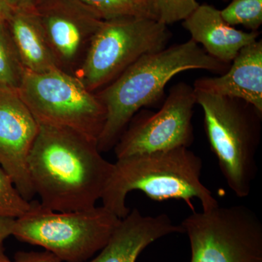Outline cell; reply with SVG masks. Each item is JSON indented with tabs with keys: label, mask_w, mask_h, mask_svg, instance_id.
<instances>
[{
	"label": "cell",
	"mask_w": 262,
	"mask_h": 262,
	"mask_svg": "<svg viewBox=\"0 0 262 262\" xmlns=\"http://www.w3.org/2000/svg\"><path fill=\"white\" fill-rule=\"evenodd\" d=\"M28 166L41 206L70 212L96 207L114 163L103 158L96 143L76 131L39 124Z\"/></svg>",
	"instance_id": "1"
},
{
	"label": "cell",
	"mask_w": 262,
	"mask_h": 262,
	"mask_svg": "<svg viewBox=\"0 0 262 262\" xmlns=\"http://www.w3.org/2000/svg\"><path fill=\"white\" fill-rule=\"evenodd\" d=\"M180 225L190 243V262H262V223L248 207L194 211Z\"/></svg>",
	"instance_id": "8"
},
{
	"label": "cell",
	"mask_w": 262,
	"mask_h": 262,
	"mask_svg": "<svg viewBox=\"0 0 262 262\" xmlns=\"http://www.w3.org/2000/svg\"><path fill=\"white\" fill-rule=\"evenodd\" d=\"M44 0H7L12 11H31L36 8Z\"/></svg>",
	"instance_id": "22"
},
{
	"label": "cell",
	"mask_w": 262,
	"mask_h": 262,
	"mask_svg": "<svg viewBox=\"0 0 262 262\" xmlns=\"http://www.w3.org/2000/svg\"><path fill=\"white\" fill-rule=\"evenodd\" d=\"M14 262H62L56 255L48 251L42 252L35 251H18L15 253Z\"/></svg>",
	"instance_id": "21"
},
{
	"label": "cell",
	"mask_w": 262,
	"mask_h": 262,
	"mask_svg": "<svg viewBox=\"0 0 262 262\" xmlns=\"http://www.w3.org/2000/svg\"><path fill=\"white\" fill-rule=\"evenodd\" d=\"M17 91L39 124L70 129L97 144L106 110L96 94L72 74L59 68L26 72Z\"/></svg>",
	"instance_id": "7"
},
{
	"label": "cell",
	"mask_w": 262,
	"mask_h": 262,
	"mask_svg": "<svg viewBox=\"0 0 262 262\" xmlns=\"http://www.w3.org/2000/svg\"><path fill=\"white\" fill-rule=\"evenodd\" d=\"M223 1H225V2H228V1H229V0H223Z\"/></svg>",
	"instance_id": "26"
},
{
	"label": "cell",
	"mask_w": 262,
	"mask_h": 262,
	"mask_svg": "<svg viewBox=\"0 0 262 262\" xmlns=\"http://www.w3.org/2000/svg\"><path fill=\"white\" fill-rule=\"evenodd\" d=\"M203 165L201 157L184 146L117 160L101 198L102 206L122 220L130 211L127 194L138 190L155 201L181 200L192 211L196 198L203 211H210L220 205L201 182Z\"/></svg>",
	"instance_id": "3"
},
{
	"label": "cell",
	"mask_w": 262,
	"mask_h": 262,
	"mask_svg": "<svg viewBox=\"0 0 262 262\" xmlns=\"http://www.w3.org/2000/svg\"><path fill=\"white\" fill-rule=\"evenodd\" d=\"M14 222L13 219H0V244H3L7 237L12 235Z\"/></svg>",
	"instance_id": "23"
},
{
	"label": "cell",
	"mask_w": 262,
	"mask_h": 262,
	"mask_svg": "<svg viewBox=\"0 0 262 262\" xmlns=\"http://www.w3.org/2000/svg\"><path fill=\"white\" fill-rule=\"evenodd\" d=\"M3 244H0V262H13L5 255Z\"/></svg>",
	"instance_id": "25"
},
{
	"label": "cell",
	"mask_w": 262,
	"mask_h": 262,
	"mask_svg": "<svg viewBox=\"0 0 262 262\" xmlns=\"http://www.w3.org/2000/svg\"><path fill=\"white\" fill-rule=\"evenodd\" d=\"M194 92L196 104L204 114L208 142L224 178L236 196L246 198L258 173L262 114L243 100Z\"/></svg>",
	"instance_id": "4"
},
{
	"label": "cell",
	"mask_w": 262,
	"mask_h": 262,
	"mask_svg": "<svg viewBox=\"0 0 262 262\" xmlns=\"http://www.w3.org/2000/svg\"><path fill=\"white\" fill-rule=\"evenodd\" d=\"M32 208L15 220L12 235L41 246L61 261L86 262L101 251L120 224L103 206L84 211H53L32 201Z\"/></svg>",
	"instance_id": "5"
},
{
	"label": "cell",
	"mask_w": 262,
	"mask_h": 262,
	"mask_svg": "<svg viewBox=\"0 0 262 262\" xmlns=\"http://www.w3.org/2000/svg\"><path fill=\"white\" fill-rule=\"evenodd\" d=\"M193 86L176 84L157 112L140 110L133 117L115 146L117 160L135 155L188 147L194 141Z\"/></svg>",
	"instance_id": "9"
},
{
	"label": "cell",
	"mask_w": 262,
	"mask_h": 262,
	"mask_svg": "<svg viewBox=\"0 0 262 262\" xmlns=\"http://www.w3.org/2000/svg\"><path fill=\"white\" fill-rule=\"evenodd\" d=\"M170 37L168 26L153 18L127 17L103 20L73 75L95 93L144 55L166 48Z\"/></svg>",
	"instance_id": "6"
},
{
	"label": "cell",
	"mask_w": 262,
	"mask_h": 262,
	"mask_svg": "<svg viewBox=\"0 0 262 262\" xmlns=\"http://www.w3.org/2000/svg\"><path fill=\"white\" fill-rule=\"evenodd\" d=\"M174 233H184V229L166 213L143 215L134 208L122 219L99 254L86 262H136L150 244Z\"/></svg>",
	"instance_id": "12"
},
{
	"label": "cell",
	"mask_w": 262,
	"mask_h": 262,
	"mask_svg": "<svg viewBox=\"0 0 262 262\" xmlns=\"http://www.w3.org/2000/svg\"><path fill=\"white\" fill-rule=\"evenodd\" d=\"M34 12L58 68L74 75L103 20L78 0H44Z\"/></svg>",
	"instance_id": "10"
},
{
	"label": "cell",
	"mask_w": 262,
	"mask_h": 262,
	"mask_svg": "<svg viewBox=\"0 0 262 262\" xmlns=\"http://www.w3.org/2000/svg\"><path fill=\"white\" fill-rule=\"evenodd\" d=\"M103 20L145 17L155 19L149 0H78Z\"/></svg>",
	"instance_id": "17"
},
{
	"label": "cell",
	"mask_w": 262,
	"mask_h": 262,
	"mask_svg": "<svg viewBox=\"0 0 262 262\" xmlns=\"http://www.w3.org/2000/svg\"><path fill=\"white\" fill-rule=\"evenodd\" d=\"M193 88L208 94L243 100L262 114L261 39L242 48L225 73L198 79Z\"/></svg>",
	"instance_id": "13"
},
{
	"label": "cell",
	"mask_w": 262,
	"mask_h": 262,
	"mask_svg": "<svg viewBox=\"0 0 262 262\" xmlns=\"http://www.w3.org/2000/svg\"></svg>",
	"instance_id": "27"
},
{
	"label": "cell",
	"mask_w": 262,
	"mask_h": 262,
	"mask_svg": "<svg viewBox=\"0 0 262 262\" xmlns=\"http://www.w3.org/2000/svg\"><path fill=\"white\" fill-rule=\"evenodd\" d=\"M182 26L208 55L229 64L242 48L257 40L259 36L258 31L246 32L229 25L220 10L207 4L200 5L183 20Z\"/></svg>",
	"instance_id": "14"
},
{
	"label": "cell",
	"mask_w": 262,
	"mask_h": 262,
	"mask_svg": "<svg viewBox=\"0 0 262 262\" xmlns=\"http://www.w3.org/2000/svg\"><path fill=\"white\" fill-rule=\"evenodd\" d=\"M220 13L229 25H241L251 32H258L262 24V0H231Z\"/></svg>",
	"instance_id": "18"
},
{
	"label": "cell",
	"mask_w": 262,
	"mask_h": 262,
	"mask_svg": "<svg viewBox=\"0 0 262 262\" xmlns=\"http://www.w3.org/2000/svg\"><path fill=\"white\" fill-rule=\"evenodd\" d=\"M25 74L6 20H0V88L18 91Z\"/></svg>",
	"instance_id": "16"
},
{
	"label": "cell",
	"mask_w": 262,
	"mask_h": 262,
	"mask_svg": "<svg viewBox=\"0 0 262 262\" xmlns=\"http://www.w3.org/2000/svg\"><path fill=\"white\" fill-rule=\"evenodd\" d=\"M12 12L7 0H0V20H8Z\"/></svg>",
	"instance_id": "24"
},
{
	"label": "cell",
	"mask_w": 262,
	"mask_h": 262,
	"mask_svg": "<svg viewBox=\"0 0 262 262\" xmlns=\"http://www.w3.org/2000/svg\"><path fill=\"white\" fill-rule=\"evenodd\" d=\"M28 201L20 194L11 177L0 165V219L20 218L32 208Z\"/></svg>",
	"instance_id": "19"
},
{
	"label": "cell",
	"mask_w": 262,
	"mask_h": 262,
	"mask_svg": "<svg viewBox=\"0 0 262 262\" xmlns=\"http://www.w3.org/2000/svg\"><path fill=\"white\" fill-rule=\"evenodd\" d=\"M229 66L208 55L192 39L141 57L95 93L106 110L97 143L100 152L115 147L131 119L141 108L161 101L165 88L176 75L189 70L222 75Z\"/></svg>",
	"instance_id": "2"
},
{
	"label": "cell",
	"mask_w": 262,
	"mask_h": 262,
	"mask_svg": "<svg viewBox=\"0 0 262 262\" xmlns=\"http://www.w3.org/2000/svg\"><path fill=\"white\" fill-rule=\"evenodd\" d=\"M39 129L18 91L0 88V165L28 201L35 195L28 160Z\"/></svg>",
	"instance_id": "11"
},
{
	"label": "cell",
	"mask_w": 262,
	"mask_h": 262,
	"mask_svg": "<svg viewBox=\"0 0 262 262\" xmlns=\"http://www.w3.org/2000/svg\"><path fill=\"white\" fill-rule=\"evenodd\" d=\"M155 19L168 26L183 21L200 4L196 0H149Z\"/></svg>",
	"instance_id": "20"
},
{
	"label": "cell",
	"mask_w": 262,
	"mask_h": 262,
	"mask_svg": "<svg viewBox=\"0 0 262 262\" xmlns=\"http://www.w3.org/2000/svg\"><path fill=\"white\" fill-rule=\"evenodd\" d=\"M6 22L26 72L44 73L58 68L34 10L13 11Z\"/></svg>",
	"instance_id": "15"
}]
</instances>
